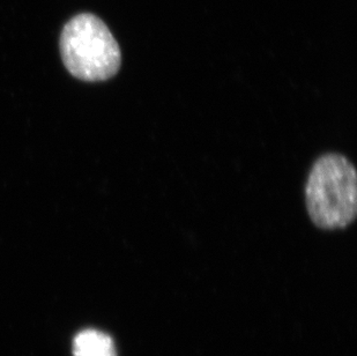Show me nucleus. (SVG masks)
Here are the masks:
<instances>
[{
  "label": "nucleus",
  "mask_w": 357,
  "mask_h": 356,
  "mask_svg": "<svg viewBox=\"0 0 357 356\" xmlns=\"http://www.w3.org/2000/svg\"><path fill=\"white\" fill-rule=\"evenodd\" d=\"M307 213L318 228H346L357 214V174L344 155L328 153L314 162L305 186Z\"/></svg>",
  "instance_id": "nucleus-1"
},
{
  "label": "nucleus",
  "mask_w": 357,
  "mask_h": 356,
  "mask_svg": "<svg viewBox=\"0 0 357 356\" xmlns=\"http://www.w3.org/2000/svg\"><path fill=\"white\" fill-rule=\"evenodd\" d=\"M61 54L71 75L86 82L107 81L119 73L121 54L107 24L94 14L81 13L65 24Z\"/></svg>",
  "instance_id": "nucleus-2"
},
{
  "label": "nucleus",
  "mask_w": 357,
  "mask_h": 356,
  "mask_svg": "<svg viewBox=\"0 0 357 356\" xmlns=\"http://www.w3.org/2000/svg\"><path fill=\"white\" fill-rule=\"evenodd\" d=\"M75 356H116L112 338L98 329H84L73 340Z\"/></svg>",
  "instance_id": "nucleus-3"
}]
</instances>
